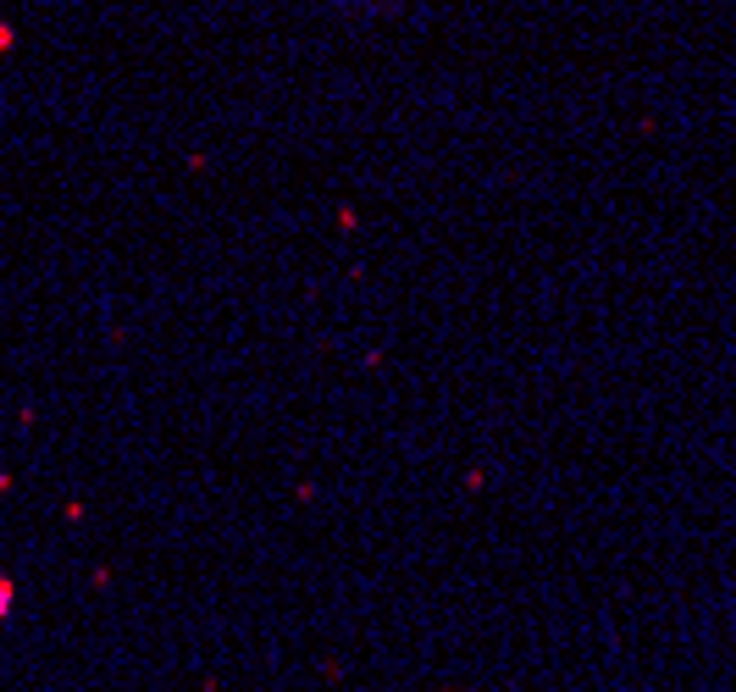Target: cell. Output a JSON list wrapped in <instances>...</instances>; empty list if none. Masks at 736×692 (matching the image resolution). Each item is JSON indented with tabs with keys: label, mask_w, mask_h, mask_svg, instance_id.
Instances as JSON below:
<instances>
[{
	"label": "cell",
	"mask_w": 736,
	"mask_h": 692,
	"mask_svg": "<svg viewBox=\"0 0 736 692\" xmlns=\"http://www.w3.org/2000/svg\"><path fill=\"white\" fill-rule=\"evenodd\" d=\"M6 604H12V582H0V615H6Z\"/></svg>",
	"instance_id": "cell-1"
}]
</instances>
